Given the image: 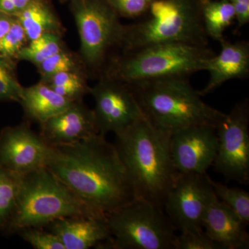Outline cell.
I'll return each instance as SVG.
<instances>
[{
    "label": "cell",
    "instance_id": "1",
    "mask_svg": "<svg viewBox=\"0 0 249 249\" xmlns=\"http://www.w3.org/2000/svg\"><path fill=\"white\" fill-rule=\"evenodd\" d=\"M46 167L100 215L107 217L137 199L115 145L102 134L50 146Z\"/></svg>",
    "mask_w": 249,
    "mask_h": 249
},
{
    "label": "cell",
    "instance_id": "2",
    "mask_svg": "<svg viewBox=\"0 0 249 249\" xmlns=\"http://www.w3.org/2000/svg\"><path fill=\"white\" fill-rule=\"evenodd\" d=\"M115 135L114 145L136 197L163 209L178 174L170 153V134L157 128L144 116Z\"/></svg>",
    "mask_w": 249,
    "mask_h": 249
},
{
    "label": "cell",
    "instance_id": "3",
    "mask_svg": "<svg viewBox=\"0 0 249 249\" xmlns=\"http://www.w3.org/2000/svg\"><path fill=\"white\" fill-rule=\"evenodd\" d=\"M128 86L147 120L169 134L200 124L216 129L226 115L203 101L188 77H168Z\"/></svg>",
    "mask_w": 249,
    "mask_h": 249
},
{
    "label": "cell",
    "instance_id": "4",
    "mask_svg": "<svg viewBox=\"0 0 249 249\" xmlns=\"http://www.w3.org/2000/svg\"><path fill=\"white\" fill-rule=\"evenodd\" d=\"M214 54L208 46L155 44L111 59L101 76L127 85L168 77H188L204 70L206 60Z\"/></svg>",
    "mask_w": 249,
    "mask_h": 249
},
{
    "label": "cell",
    "instance_id": "5",
    "mask_svg": "<svg viewBox=\"0 0 249 249\" xmlns=\"http://www.w3.org/2000/svg\"><path fill=\"white\" fill-rule=\"evenodd\" d=\"M71 216L103 215L93 213L47 167H42L21 175L17 204L5 231L45 228Z\"/></svg>",
    "mask_w": 249,
    "mask_h": 249
},
{
    "label": "cell",
    "instance_id": "6",
    "mask_svg": "<svg viewBox=\"0 0 249 249\" xmlns=\"http://www.w3.org/2000/svg\"><path fill=\"white\" fill-rule=\"evenodd\" d=\"M204 1L154 0L146 19L124 25L119 47L126 52L172 42L208 46L202 17Z\"/></svg>",
    "mask_w": 249,
    "mask_h": 249
},
{
    "label": "cell",
    "instance_id": "7",
    "mask_svg": "<svg viewBox=\"0 0 249 249\" xmlns=\"http://www.w3.org/2000/svg\"><path fill=\"white\" fill-rule=\"evenodd\" d=\"M111 239L103 248L175 249V228L163 209L134 199L107 216Z\"/></svg>",
    "mask_w": 249,
    "mask_h": 249
},
{
    "label": "cell",
    "instance_id": "8",
    "mask_svg": "<svg viewBox=\"0 0 249 249\" xmlns=\"http://www.w3.org/2000/svg\"><path fill=\"white\" fill-rule=\"evenodd\" d=\"M71 12L80 37V60L86 70H100L109 51L120 45L124 24L107 0H72Z\"/></svg>",
    "mask_w": 249,
    "mask_h": 249
},
{
    "label": "cell",
    "instance_id": "9",
    "mask_svg": "<svg viewBox=\"0 0 249 249\" xmlns=\"http://www.w3.org/2000/svg\"><path fill=\"white\" fill-rule=\"evenodd\" d=\"M249 107L248 101L236 104L216 127L217 156L213 165L230 181H249Z\"/></svg>",
    "mask_w": 249,
    "mask_h": 249
},
{
    "label": "cell",
    "instance_id": "10",
    "mask_svg": "<svg viewBox=\"0 0 249 249\" xmlns=\"http://www.w3.org/2000/svg\"><path fill=\"white\" fill-rule=\"evenodd\" d=\"M89 93L98 134L119 133L145 116L132 89L118 80L101 76Z\"/></svg>",
    "mask_w": 249,
    "mask_h": 249
},
{
    "label": "cell",
    "instance_id": "11",
    "mask_svg": "<svg viewBox=\"0 0 249 249\" xmlns=\"http://www.w3.org/2000/svg\"><path fill=\"white\" fill-rule=\"evenodd\" d=\"M213 191L206 173L178 174L163 206L175 229L181 232L204 230L205 211Z\"/></svg>",
    "mask_w": 249,
    "mask_h": 249
},
{
    "label": "cell",
    "instance_id": "12",
    "mask_svg": "<svg viewBox=\"0 0 249 249\" xmlns=\"http://www.w3.org/2000/svg\"><path fill=\"white\" fill-rule=\"evenodd\" d=\"M50 146L29 122L3 129L0 133V166L23 175L46 167Z\"/></svg>",
    "mask_w": 249,
    "mask_h": 249
},
{
    "label": "cell",
    "instance_id": "13",
    "mask_svg": "<svg viewBox=\"0 0 249 249\" xmlns=\"http://www.w3.org/2000/svg\"><path fill=\"white\" fill-rule=\"evenodd\" d=\"M170 153L178 173L204 175L213 165L218 149L216 129L193 125L170 134Z\"/></svg>",
    "mask_w": 249,
    "mask_h": 249
},
{
    "label": "cell",
    "instance_id": "14",
    "mask_svg": "<svg viewBox=\"0 0 249 249\" xmlns=\"http://www.w3.org/2000/svg\"><path fill=\"white\" fill-rule=\"evenodd\" d=\"M40 124L39 134L49 146L73 143L98 134L93 110L83 100Z\"/></svg>",
    "mask_w": 249,
    "mask_h": 249
},
{
    "label": "cell",
    "instance_id": "15",
    "mask_svg": "<svg viewBox=\"0 0 249 249\" xmlns=\"http://www.w3.org/2000/svg\"><path fill=\"white\" fill-rule=\"evenodd\" d=\"M58 236L65 249H88L106 245L111 239L107 217L71 216L56 219L47 226Z\"/></svg>",
    "mask_w": 249,
    "mask_h": 249
},
{
    "label": "cell",
    "instance_id": "16",
    "mask_svg": "<svg viewBox=\"0 0 249 249\" xmlns=\"http://www.w3.org/2000/svg\"><path fill=\"white\" fill-rule=\"evenodd\" d=\"M247 226L213 191L203 220L205 232L225 249H247L249 247Z\"/></svg>",
    "mask_w": 249,
    "mask_h": 249
},
{
    "label": "cell",
    "instance_id": "17",
    "mask_svg": "<svg viewBox=\"0 0 249 249\" xmlns=\"http://www.w3.org/2000/svg\"><path fill=\"white\" fill-rule=\"evenodd\" d=\"M219 42L220 52L205 62L204 70L209 72L210 80L204 89L199 91L201 96L212 92L229 80L242 79L249 75V42H231L224 38Z\"/></svg>",
    "mask_w": 249,
    "mask_h": 249
},
{
    "label": "cell",
    "instance_id": "18",
    "mask_svg": "<svg viewBox=\"0 0 249 249\" xmlns=\"http://www.w3.org/2000/svg\"><path fill=\"white\" fill-rule=\"evenodd\" d=\"M73 102L40 80L32 86L24 87L19 103L29 120L41 124L66 109Z\"/></svg>",
    "mask_w": 249,
    "mask_h": 249
},
{
    "label": "cell",
    "instance_id": "19",
    "mask_svg": "<svg viewBox=\"0 0 249 249\" xmlns=\"http://www.w3.org/2000/svg\"><path fill=\"white\" fill-rule=\"evenodd\" d=\"M14 16L24 29L29 42L48 33L62 34L63 28L56 15L41 0H34Z\"/></svg>",
    "mask_w": 249,
    "mask_h": 249
},
{
    "label": "cell",
    "instance_id": "20",
    "mask_svg": "<svg viewBox=\"0 0 249 249\" xmlns=\"http://www.w3.org/2000/svg\"><path fill=\"white\" fill-rule=\"evenodd\" d=\"M202 17L208 37L217 41L224 39V33L236 20L235 10L227 0H204Z\"/></svg>",
    "mask_w": 249,
    "mask_h": 249
},
{
    "label": "cell",
    "instance_id": "21",
    "mask_svg": "<svg viewBox=\"0 0 249 249\" xmlns=\"http://www.w3.org/2000/svg\"><path fill=\"white\" fill-rule=\"evenodd\" d=\"M55 92L71 101L83 100L89 93L87 83L86 72L66 71L56 73L45 79H40Z\"/></svg>",
    "mask_w": 249,
    "mask_h": 249
},
{
    "label": "cell",
    "instance_id": "22",
    "mask_svg": "<svg viewBox=\"0 0 249 249\" xmlns=\"http://www.w3.org/2000/svg\"><path fill=\"white\" fill-rule=\"evenodd\" d=\"M21 175L0 166V230L6 231L17 204Z\"/></svg>",
    "mask_w": 249,
    "mask_h": 249
},
{
    "label": "cell",
    "instance_id": "23",
    "mask_svg": "<svg viewBox=\"0 0 249 249\" xmlns=\"http://www.w3.org/2000/svg\"><path fill=\"white\" fill-rule=\"evenodd\" d=\"M62 34L48 33L31 41L18 53L16 59L27 61L37 66L46 59L66 48L62 39Z\"/></svg>",
    "mask_w": 249,
    "mask_h": 249
},
{
    "label": "cell",
    "instance_id": "24",
    "mask_svg": "<svg viewBox=\"0 0 249 249\" xmlns=\"http://www.w3.org/2000/svg\"><path fill=\"white\" fill-rule=\"evenodd\" d=\"M209 182L218 199L235 213L246 225L249 224V193L240 188H230L214 181L209 176Z\"/></svg>",
    "mask_w": 249,
    "mask_h": 249
},
{
    "label": "cell",
    "instance_id": "25",
    "mask_svg": "<svg viewBox=\"0 0 249 249\" xmlns=\"http://www.w3.org/2000/svg\"><path fill=\"white\" fill-rule=\"evenodd\" d=\"M36 68L40 75V79L62 72L86 71L79 55H75L66 48L46 59Z\"/></svg>",
    "mask_w": 249,
    "mask_h": 249
},
{
    "label": "cell",
    "instance_id": "26",
    "mask_svg": "<svg viewBox=\"0 0 249 249\" xmlns=\"http://www.w3.org/2000/svg\"><path fill=\"white\" fill-rule=\"evenodd\" d=\"M24 87L16 73L13 58L0 55V101L20 102Z\"/></svg>",
    "mask_w": 249,
    "mask_h": 249
},
{
    "label": "cell",
    "instance_id": "27",
    "mask_svg": "<svg viewBox=\"0 0 249 249\" xmlns=\"http://www.w3.org/2000/svg\"><path fill=\"white\" fill-rule=\"evenodd\" d=\"M29 41L20 23L15 17L9 30L0 40V55L16 59Z\"/></svg>",
    "mask_w": 249,
    "mask_h": 249
},
{
    "label": "cell",
    "instance_id": "28",
    "mask_svg": "<svg viewBox=\"0 0 249 249\" xmlns=\"http://www.w3.org/2000/svg\"><path fill=\"white\" fill-rule=\"evenodd\" d=\"M43 228H27L18 232L21 237L36 249H65L60 238Z\"/></svg>",
    "mask_w": 249,
    "mask_h": 249
},
{
    "label": "cell",
    "instance_id": "29",
    "mask_svg": "<svg viewBox=\"0 0 249 249\" xmlns=\"http://www.w3.org/2000/svg\"><path fill=\"white\" fill-rule=\"evenodd\" d=\"M175 249H225L211 239L204 230L181 232L177 237Z\"/></svg>",
    "mask_w": 249,
    "mask_h": 249
},
{
    "label": "cell",
    "instance_id": "30",
    "mask_svg": "<svg viewBox=\"0 0 249 249\" xmlns=\"http://www.w3.org/2000/svg\"><path fill=\"white\" fill-rule=\"evenodd\" d=\"M119 17L135 18L146 14L154 0H107Z\"/></svg>",
    "mask_w": 249,
    "mask_h": 249
},
{
    "label": "cell",
    "instance_id": "31",
    "mask_svg": "<svg viewBox=\"0 0 249 249\" xmlns=\"http://www.w3.org/2000/svg\"><path fill=\"white\" fill-rule=\"evenodd\" d=\"M233 6L236 13L237 27L241 28L249 22V0H227Z\"/></svg>",
    "mask_w": 249,
    "mask_h": 249
},
{
    "label": "cell",
    "instance_id": "32",
    "mask_svg": "<svg viewBox=\"0 0 249 249\" xmlns=\"http://www.w3.org/2000/svg\"><path fill=\"white\" fill-rule=\"evenodd\" d=\"M15 16L0 13V40L9 30L14 22Z\"/></svg>",
    "mask_w": 249,
    "mask_h": 249
},
{
    "label": "cell",
    "instance_id": "33",
    "mask_svg": "<svg viewBox=\"0 0 249 249\" xmlns=\"http://www.w3.org/2000/svg\"><path fill=\"white\" fill-rule=\"evenodd\" d=\"M0 13L14 16L17 14L12 0H0Z\"/></svg>",
    "mask_w": 249,
    "mask_h": 249
},
{
    "label": "cell",
    "instance_id": "34",
    "mask_svg": "<svg viewBox=\"0 0 249 249\" xmlns=\"http://www.w3.org/2000/svg\"><path fill=\"white\" fill-rule=\"evenodd\" d=\"M34 0H12L15 5V7H16V11H17V14H16L22 11L23 9H25Z\"/></svg>",
    "mask_w": 249,
    "mask_h": 249
}]
</instances>
